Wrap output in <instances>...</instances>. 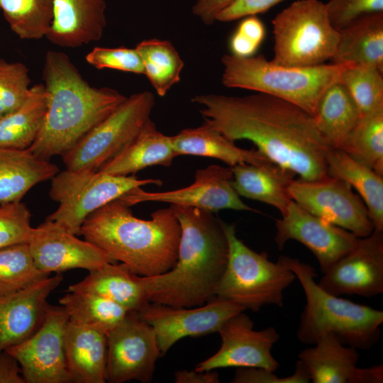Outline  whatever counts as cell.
<instances>
[{
    "instance_id": "1",
    "label": "cell",
    "mask_w": 383,
    "mask_h": 383,
    "mask_svg": "<svg viewBox=\"0 0 383 383\" xmlns=\"http://www.w3.org/2000/svg\"><path fill=\"white\" fill-rule=\"evenodd\" d=\"M192 101L204 123L232 141L248 140L261 153L299 179L313 181L326 174L331 148L313 116L298 106L263 93L233 96L207 94Z\"/></svg>"
},
{
    "instance_id": "2",
    "label": "cell",
    "mask_w": 383,
    "mask_h": 383,
    "mask_svg": "<svg viewBox=\"0 0 383 383\" xmlns=\"http://www.w3.org/2000/svg\"><path fill=\"white\" fill-rule=\"evenodd\" d=\"M179 223L177 259L167 272L143 277L150 302L176 307L203 305L216 296L228 245L222 221L209 211L170 204Z\"/></svg>"
},
{
    "instance_id": "3",
    "label": "cell",
    "mask_w": 383,
    "mask_h": 383,
    "mask_svg": "<svg viewBox=\"0 0 383 383\" xmlns=\"http://www.w3.org/2000/svg\"><path fill=\"white\" fill-rule=\"evenodd\" d=\"M43 79L46 115L28 150L48 160L70 150L126 99L114 89L91 86L62 52H47Z\"/></svg>"
},
{
    "instance_id": "4",
    "label": "cell",
    "mask_w": 383,
    "mask_h": 383,
    "mask_svg": "<svg viewBox=\"0 0 383 383\" xmlns=\"http://www.w3.org/2000/svg\"><path fill=\"white\" fill-rule=\"evenodd\" d=\"M129 207L120 199L108 203L87 218L80 235L138 275L167 272L177 261L181 235L172 209L156 210L143 220Z\"/></svg>"
},
{
    "instance_id": "5",
    "label": "cell",
    "mask_w": 383,
    "mask_h": 383,
    "mask_svg": "<svg viewBox=\"0 0 383 383\" xmlns=\"http://www.w3.org/2000/svg\"><path fill=\"white\" fill-rule=\"evenodd\" d=\"M279 260L300 282L306 305L296 332L299 342L313 345L331 333L343 344L357 350H369L379 341L383 311L354 303L322 289L315 278V269L296 258L282 255Z\"/></svg>"
},
{
    "instance_id": "6",
    "label": "cell",
    "mask_w": 383,
    "mask_h": 383,
    "mask_svg": "<svg viewBox=\"0 0 383 383\" xmlns=\"http://www.w3.org/2000/svg\"><path fill=\"white\" fill-rule=\"evenodd\" d=\"M221 81L228 88H238L279 98L314 116L326 89L340 79L351 64H323L313 67H289L273 63L262 55L238 57L225 54Z\"/></svg>"
},
{
    "instance_id": "7",
    "label": "cell",
    "mask_w": 383,
    "mask_h": 383,
    "mask_svg": "<svg viewBox=\"0 0 383 383\" xmlns=\"http://www.w3.org/2000/svg\"><path fill=\"white\" fill-rule=\"evenodd\" d=\"M228 254L216 296L245 310L259 311L265 305L282 307L284 291L296 279L294 273L279 260L272 262L266 252H257L236 235L234 224L222 221Z\"/></svg>"
},
{
    "instance_id": "8",
    "label": "cell",
    "mask_w": 383,
    "mask_h": 383,
    "mask_svg": "<svg viewBox=\"0 0 383 383\" xmlns=\"http://www.w3.org/2000/svg\"><path fill=\"white\" fill-rule=\"evenodd\" d=\"M274 57L271 61L289 67H313L333 57L339 32L331 24L326 4L297 0L272 21Z\"/></svg>"
},
{
    "instance_id": "9",
    "label": "cell",
    "mask_w": 383,
    "mask_h": 383,
    "mask_svg": "<svg viewBox=\"0 0 383 383\" xmlns=\"http://www.w3.org/2000/svg\"><path fill=\"white\" fill-rule=\"evenodd\" d=\"M50 197L59 206L47 217L78 235L82 224L93 212L108 203L121 199L133 189L147 184H162L158 179H138L135 175L119 176L100 171H73L65 169L52 179Z\"/></svg>"
},
{
    "instance_id": "10",
    "label": "cell",
    "mask_w": 383,
    "mask_h": 383,
    "mask_svg": "<svg viewBox=\"0 0 383 383\" xmlns=\"http://www.w3.org/2000/svg\"><path fill=\"white\" fill-rule=\"evenodd\" d=\"M155 96L149 91L133 94L62 155L67 170L98 171L138 135L150 118Z\"/></svg>"
},
{
    "instance_id": "11",
    "label": "cell",
    "mask_w": 383,
    "mask_h": 383,
    "mask_svg": "<svg viewBox=\"0 0 383 383\" xmlns=\"http://www.w3.org/2000/svg\"><path fill=\"white\" fill-rule=\"evenodd\" d=\"M68 321L63 306L48 304L38 330L5 350L19 364L25 383L71 382L65 353Z\"/></svg>"
},
{
    "instance_id": "12",
    "label": "cell",
    "mask_w": 383,
    "mask_h": 383,
    "mask_svg": "<svg viewBox=\"0 0 383 383\" xmlns=\"http://www.w3.org/2000/svg\"><path fill=\"white\" fill-rule=\"evenodd\" d=\"M289 193L304 209L358 238L366 237L374 231L362 199L340 179L328 175L313 181L294 179Z\"/></svg>"
},
{
    "instance_id": "13",
    "label": "cell",
    "mask_w": 383,
    "mask_h": 383,
    "mask_svg": "<svg viewBox=\"0 0 383 383\" xmlns=\"http://www.w3.org/2000/svg\"><path fill=\"white\" fill-rule=\"evenodd\" d=\"M245 311L241 306L215 296L206 304L194 307L150 302L137 316L153 328L162 357L179 340L218 333L229 318Z\"/></svg>"
},
{
    "instance_id": "14",
    "label": "cell",
    "mask_w": 383,
    "mask_h": 383,
    "mask_svg": "<svg viewBox=\"0 0 383 383\" xmlns=\"http://www.w3.org/2000/svg\"><path fill=\"white\" fill-rule=\"evenodd\" d=\"M107 340L106 382H152L160 350L150 325L130 313L107 334Z\"/></svg>"
},
{
    "instance_id": "15",
    "label": "cell",
    "mask_w": 383,
    "mask_h": 383,
    "mask_svg": "<svg viewBox=\"0 0 383 383\" xmlns=\"http://www.w3.org/2000/svg\"><path fill=\"white\" fill-rule=\"evenodd\" d=\"M221 345L195 370L205 372L225 367H263L276 371L279 364L272 349L280 335L275 328L255 331L254 322L244 311L229 318L219 330Z\"/></svg>"
},
{
    "instance_id": "16",
    "label": "cell",
    "mask_w": 383,
    "mask_h": 383,
    "mask_svg": "<svg viewBox=\"0 0 383 383\" xmlns=\"http://www.w3.org/2000/svg\"><path fill=\"white\" fill-rule=\"evenodd\" d=\"M275 243L282 250L287 241L305 245L317 259L323 274L341 257L353 250L360 238L304 209L294 201L276 221Z\"/></svg>"
},
{
    "instance_id": "17",
    "label": "cell",
    "mask_w": 383,
    "mask_h": 383,
    "mask_svg": "<svg viewBox=\"0 0 383 383\" xmlns=\"http://www.w3.org/2000/svg\"><path fill=\"white\" fill-rule=\"evenodd\" d=\"M231 167L212 165L196 170L190 185L171 191L149 192L138 187L121 199L131 206L143 202H162L199 208L211 212L223 209L255 211L234 189Z\"/></svg>"
},
{
    "instance_id": "18",
    "label": "cell",
    "mask_w": 383,
    "mask_h": 383,
    "mask_svg": "<svg viewBox=\"0 0 383 383\" xmlns=\"http://www.w3.org/2000/svg\"><path fill=\"white\" fill-rule=\"evenodd\" d=\"M340 296L373 297L383 292V231L374 230L334 262L318 283Z\"/></svg>"
},
{
    "instance_id": "19",
    "label": "cell",
    "mask_w": 383,
    "mask_h": 383,
    "mask_svg": "<svg viewBox=\"0 0 383 383\" xmlns=\"http://www.w3.org/2000/svg\"><path fill=\"white\" fill-rule=\"evenodd\" d=\"M28 245L36 266L48 274L77 268L90 272L116 262L94 244L47 219L34 228Z\"/></svg>"
},
{
    "instance_id": "20",
    "label": "cell",
    "mask_w": 383,
    "mask_h": 383,
    "mask_svg": "<svg viewBox=\"0 0 383 383\" xmlns=\"http://www.w3.org/2000/svg\"><path fill=\"white\" fill-rule=\"evenodd\" d=\"M57 273L28 288L0 294V353L26 340L41 325L48 298L62 282Z\"/></svg>"
},
{
    "instance_id": "21",
    "label": "cell",
    "mask_w": 383,
    "mask_h": 383,
    "mask_svg": "<svg viewBox=\"0 0 383 383\" xmlns=\"http://www.w3.org/2000/svg\"><path fill=\"white\" fill-rule=\"evenodd\" d=\"M105 0H53V18L46 38L75 48L99 40L106 26Z\"/></svg>"
},
{
    "instance_id": "22",
    "label": "cell",
    "mask_w": 383,
    "mask_h": 383,
    "mask_svg": "<svg viewBox=\"0 0 383 383\" xmlns=\"http://www.w3.org/2000/svg\"><path fill=\"white\" fill-rule=\"evenodd\" d=\"M107 335L93 327L68 321L65 353L71 382L105 383Z\"/></svg>"
},
{
    "instance_id": "23",
    "label": "cell",
    "mask_w": 383,
    "mask_h": 383,
    "mask_svg": "<svg viewBox=\"0 0 383 383\" xmlns=\"http://www.w3.org/2000/svg\"><path fill=\"white\" fill-rule=\"evenodd\" d=\"M301 350L299 360L313 383H356L358 350L343 344L335 335L321 337Z\"/></svg>"
},
{
    "instance_id": "24",
    "label": "cell",
    "mask_w": 383,
    "mask_h": 383,
    "mask_svg": "<svg viewBox=\"0 0 383 383\" xmlns=\"http://www.w3.org/2000/svg\"><path fill=\"white\" fill-rule=\"evenodd\" d=\"M232 184L240 196L263 202L284 214L293 201L289 187L296 174L274 162L231 167Z\"/></svg>"
},
{
    "instance_id": "25",
    "label": "cell",
    "mask_w": 383,
    "mask_h": 383,
    "mask_svg": "<svg viewBox=\"0 0 383 383\" xmlns=\"http://www.w3.org/2000/svg\"><path fill=\"white\" fill-rule=\"evenodd\" d=\"M88 292L104 296L137 314L149 303L143 276L123 264L108 263L89 274L80 282L70 285L67 292Z\"/></svg>"
},
{
    "instance_id": "26",
    "label": "cell",
    "mask_w": 383,
    "mask_h": 383,
    "mask_svg": "<svg viewBox=\"0 0 383 383\" xmlns=\"http://www.w3.org/2000/svg\"><path fill=\"white\" fill-rule=\"evenodd\" d=\"M170 138L177 156L190 155L215 158L229 167L272 162L257 150L239 148L234 141L206 123L199 127L183 129Z\"/></svg>"
},
{
    "instance_id": "27",
    "label": "cell",
    "mask_w": 383,
    "mask_h": 383,
    "mask_svg": "<svg viewBox=\"0 0 383 383\" xmlns=\"http://www.w3.org/2000/svg\"><path fill=\"white\" fill-rule=\"evenodd\" d=\"M176 157L170 136L149 118L134 139L98 171L128 176L150 166H170Z\"/></svg>"
},
{
    "instance_id": "28",
    "label": "cell",
    "mask_w": 383,
    "mask_h": 383,
    "mask_svg": "<svg viewBox=\"0 0 383 383\" xmlns=\"http://www.w3.org/2000/svg\"><path fill=\"white\" fill-rule=\"evenodd\" d=\"M338 32L333 64L371 66L383 72V12L363 16Z\"/></svg>"
},
{
    "instance_id": "29",
    "label": "cell",
    "mask_w": 383,
    "mask_h": 383,
    "mask_svg": "<svg viewBox=\"0 0 383 383\" xmlns=\"http://www.w3.org/2000/svg\"><path fill=\"white\" fill-rule=\"evenodd\" d=\"M59 172L56 165L28 149L0 148V204L21 201L33 187Z\"/></svg>"
},
{
    "instance_id": "30",
    "label": "cell",
    "mask_w": 383,
    "mask_h": 383,
    "mask_svg": "<svg viewBox=\"0 0 383 383\" xmlns=\"http://www.w3.org/2000/svg\"><path fill=\"white\" fill-rule=\"evenodd\" d=\"M326 174L340 179L359 194L374 230L383 231V176L353 159L340 148H331L326 157Z\"/></svg>"
},
{
    "instance_id": "31",
    "label": "cell",
    "mask_w": 383,
    "mask_h": 383,
    "mask_svg": "<svg viewBox=\"0 0 383 383\" xmlns=\"http://www.w3.org/2000/svg\"><path fill=\"white\" fill-rule=\"evenodd\" d=\"M361 113L340 79L323 92L313 116L316 128L331 148H340Z\"/></svg>"
},
{
    "instance_id": "32",
    "label": "cell",
    "mask_w": 383,
    "mask_h": 383,
    "mask_svg": "<svg viewBox=\"0 0 383 383\" xmlns=\"http://www.w3.org/2000/svg\"><path fill=\"white\" fill-rule=\"evenodd\" d=\"M46 111L45 86L41 83L34 84L18 109L0 117V148L28 149L41 130Z\"/></svg>"
},
{
    "instance_id": "33",
    "label": "cell",
    "mask_w": 383,
    "mask_h": 383,
    "mask_svg": "<svg viewBox=\"0 0 383 383\" xmlns=\"http://www.w3.org/2000/svg\"><path fill=\"white\" fill-rule=\"evenodd\" d=\"M59 304L66 310L70 321L98 328L106 335L130 313L113 301L88 292H67Z\"/></svg>"
},
{
    "instance_id": "34",
    "label": "cell",
    "mask_w": 383,
    "mask_h": 383,
    "mask_svg": "<svg viewBox=\"0 0 383 383\" xmlns=\"http://www.w3.org/2000/svg\"><path fill=\"white\" fill-rule=\"evenodd\" d=\"M340 149L383 176V107L362 114Z\"/></svg>"
},
{
    "instance_id": "35",
    "label": "cell",
    "mask_w": 383,
    "mask_h": 383,
    "mask_svg": "<svg viewBox=\"0 0 383 383\" xmlns=\"http://www.w3.org/2000/svg\"><path fill=\"white\" fill-rule=\"evenodd\" d=\"M151 85L160 96L180 81L184 62L173 45L156 38L145 40L136 46Z\"/></svg>"
},
{
    "instance_id": "36",
    "label": "cell",
    "mask_w": 383,
    "mask_h": 383,
    "mask_svg": "<svg viewBox=\"0 0 383 383\" xmlns=\"http://www.w3.org/2000/svg\"><path fill=\"white\" fill-rule=\"evenodd\" d=\"M0 9L20 38L46 37L53 18V0H0Z\"/></svg>"
},
{
    "instance_id": "37",
    "label": "cell",
    "mask_w": 383,
    "mask_h": 383,
    "mask_svg": "<svg viewBox=\"0 0 383 383\" xmlns=\"http://www.w3.org/2000/svg\"><path fill=\"white\" fill-rule=\"evenodd\" d=\"M38 268L28 243L0 248V294H11L28 288L49 277Z\"/></svg>"
},
{
    "instance_id": "38",
    "label": "cell",
    "mask_w": 383,
    "mask_h": 383,
    "mask_svg": "<svg viewBox=\"0 0 383 383\" xmlns=\"http://www.w3.org/2000/svg\"><path fill=\"white\" fill-rule=\"evenodd\" d=\"M383 72L371 66L349 65L340 80L362 114L383 107Z\"/></svg>"
},
{
    "instance_id": "39",
    "label": "cell",
    "mask_w": 383,
    "mask_h": 383,
    "mask_svg": "<svg viewBox=\"0 0 383 383\" xmlns=\"http://www.w3.org/2000/svg\"><path fill=\"white\" fill-rule=\"evenodd\" d=\"M28 69L21 62L0 58V117L18 109L30 92Z\"/></svg>"
},
{
    "instance_id": "40",
    "label": "cell",
    "mask_w": 383,
    "mask_h": 383,
    "mask_svg": "<svg viewBox=\"0 0 383 383\" xmlns=\"http://www.w3.org/2000/svg\"><path fill=\"white\" fill-rule=\"evenodd\" d=\"M31 214L21 201L0 204V248L18 243H28L34 228Z\"/></svg>"
},
{
    "instance_id": "41",
    "label": "cell",
    "mask_w": 383,
    "mask_h": 383,
    "mask_svg": "<svg viewBox=\"0 0 383 383\" xmlns=\"http://www.w3.org/2000/svg\"><path fill=\"white\" fill-rule=\"evenodd\" d=\"M86 61L96 69H113L137 74H144L141 57L136 50L125 47H95L85 57Z\"/></svg>"
},
{
    "instance_id": "42",
    "label": "cell",
    "mask_w": 383,
    "mask_h": 383,
    "mask_svg": "<svg viewBox=\"0 0 383 383\" xmlns=\"http://www.w3.org/2000/svg\"><path fill=\"white\" fill-rule=\"evenodd\" d=\"M325 4L329 20L337 30L363 16L383 12V0H329Z\"/></svg>"
},
{
    "instance_id": "43",
    "label": "cell",
    "mask_w": 383,
    "mask_h": 383,
    "mask_svg": "<svg viewBox=\"0 0 383 383\" xmlns=\"http://www.w3.org/2000/svg\"><path fill=\"white\" fill-rule=\"evenodd\" d=\"M243 18L230 39L229 46L231 54L238 57H250L262 43L265 28L255 16Z\"/></svg>"
},
{
    "instance_id": "44",
    "label": "cell",
    "mask_w": 383,
    "mask_h": 383,
    "mask_svg": "<svg viewBox=\"0 0 383 383\" xmlns=\"http://www.w3.org/2000/svg\"><path fill=\"white\" fill-rule=\"evenodd\" d=\"M272 371L263 367H238L233 383H309L310 378L301 362L295 364L294 372L280 377Z\"/></svg>"
},
{
    "instance_id": "45",
    "label": "cell",
    "mask_w": 383,
    "mask_h": 383,
    "mask_svg": "<svg viewBox=\"0 0 383 383\" xmlns=\"http://www.w3.org/2000/svg\"><path fill=\"white\" fill-rule=\"evenodd\" d=\"M284 0H235L219 13L216 21L229 22L264 13Z\"/></svg>"
},
{
    "instance_id": "46",
    "label": "cell",
    "mask_w": 383,
    "mask_h": 383,
    "mask_svg": "<svg viewBox=\"0 0 383 383\" xmlns=\"http://www.w3.org/2000/svg\"><path fill=\"white\" fill-rule=\"evenodd\" d=\"M235 0H196L192 6V13L204 23L212 25L217 15Z\"/></svg>"
},
{
    "instance_id": "47",
    "label": "cell",
    "mask_w": 383,
    "mask_h": 383,
    "mask_svg": "<svg viewBox=\"0 0 383 383\" xmlns=\"http://www.w3.org/2000/svg\"><path fill=\"white\" fill-rule=\"evenodd\" d=\"M0 383H25L19 364L5 350L0 353Z\"/></svg>"
},
{
    "instance_id": "48",
    "label": "cell",
    "mask_w": 383,
    "mask_h": 383,
    "mask_svg": "<svg viewBox=\"0 0 383 383\" xmlns=\"http://www.w3.org/2000/svg\"><path fill=\"white\" fill-rule=\"evenodd\" d=\"M175 383H218L220 382L218 373L215 370L199 372L196 370L188 371L179 370L174 373Z\"/></svg>"
},
{
    "instance_id": "49",
    "label": "cell",
    "mask_w": 383,
    "mask_h": 383,
    "mask_svg": "<svg viewBox=\"0 0 383 383\" xmlns=\"http://www.w3.org/2000/svg\"><path fill=\"white\" fill-rule=\"evenodd\" d=\"M383 382V366L378 365L370 367H359L356 383H382Z\"/></svg>"
}]
</instances>
